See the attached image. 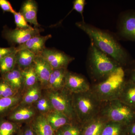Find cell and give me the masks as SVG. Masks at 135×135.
<instances>
[{"mask_svg": "<svg viewBox=\"0 0 135 135\" xmlns=\"http://www.w3.org/2000/svg\"><path fill=\"white\" fill-rule=\"evenodd\" d=\"M75 24L89 36L90 42L120 65L124 67L130 64L128 54L113 35L84 21L77 22Z\"/></svg>", "mask_w": 135, "mask_h": 135, "instance_id": "1", "label": "cell"}, {"mask_svg": "<svg viewBox=\"0 0 135 135\" xmlns=\"http://www.w3.org/2000/svg\"><path fill=\"white\" fill-rule=\"evenodd\" d=\"M124 67L120 66L105 79L91 86L90 89L101 103L119 99L127 81Z\"/></svg>", "mask_w": 135, "mask_h": 135, "instance_id": "2", "label": "cell"}, {"mask_svg": "<svg viewBox=\"0 0 135 135\" xmlns=\"http://www.w3.org/2000/svg\"><path fill=\"white\" fill-rule=\"evenodd\" d=\"M87 63L90 75L95 83L103 80L121 66L92 42L89 49Z\"/></svg>", "mask_w": 135, "mask_h": 135, "instance_id": "3", "label": "cell"}, {"mask_svg": "<svg viewBox=\"0 0 135 135\" xmlns=\"http://www.w3.org/2000/svg\"><path fill=\"white\" fill-rule=\"evenodd\" d=\"M102 103L91 89L87 92L73 94V104L77 121L83 125L100 114Z\"/></svg>", "mask_w": 135, "mask_h": 135, "instance_id": "4", "label": "cell"}, {"mask_svg": "<svg viewBox=\"0 0 135 135\" xmlns=\"http://www.w3.org/2000/svg\"><path fill=\"white\" fill-rule=\"evenodd\" d=\"M99 114L108 122L128 126L135 120V108L119 99L102 103Z\"/></svg>", "mask_w": 135, "mask_h": 135, "instance_id": "5", "label": "cell"}, {"mask_svg": "<svg viewBox=\"0 0 135 135\" xmlns=\"http://www.w3.org/2000/svg\"><path fill=\"white\" fill-rule=\"evenodd\" d=\"M43 92L53 110L64 114L73 122H78L73 107V93L65 88L56 91L43 90Z\"/></svg>", "mask_w": 135, "mask_h": 135, "instance_id": "6", "label": "cell"}, {"mask_svg": "<svg viewBox=\"0 0 135 135\" xmlns=\"http://www.w3.org/2000/svg\"><path fill=\"white\" fill-rule=\"evenodd\" d=\"M41 32V30L36 27L12 29L5 26L2 31V35L11 47H16V46L18 47L22 45L34 36L40 35Z\"/></svg>", "mask_w": 135, "mask_h": 135, "instance_id": "7", "label": "cell"}, {"mask_svg": "<svg viewBox=\"0 0 135 135\" xmlns=\"http://www.w3.org/2000/svg\"><path fill=\"white\" fill-rule=\"evenodd\" d=\"M41 55L48 62L53 70L67 68L69 64L75 59L63 51L54 49L46 48Z\"/></svg>", "mask_w": 135, "mask_h": 135, "instance_id": "8", "label": "cell"}, {"mask_svg": "<svg viewBox=\"0 0 135 135\" xmlns=\"http://www.w3.org/2000/svg\"><path fill=\"white\" fill-rule=\"evenodd\" d=\"M65 88L73 94L83 93L90 90L91 86L84 75L68 71Z\"/></svg>", "mask_w": 135, "mask_h": 135, "instance_id": "9", "label": "cell"}, {"mask_svg": "<svg viewBox=\"0 0 135 135\" xmlns=\"http://www.w3.org/2000/svg\"><path fill=\"white\" fill-rule=\"evenodd\" d=\"M38 114L33 105L20 104L8 114L6 118L13 122L27 123L32 120Z\"/></svg>", "mask_w": 135, "mask_h": 135, "instance_id": "10", "label": "cell"}, {"mask_svg": "<svg viewBox=\"0 0 135 135\" xmlns=\"http://www.w3.org/2000/svg\"><path fill=\"white\" fill-rule=\"evenodd\" d=\"M118 30L122 37L135 41V11L126 12L122 15L119 20Z\"/></svg>", "mask_w": 135, "mask_h": 135, "instance_id": "11", "label": "cell"}, {"mask_svg": "<svg viewBox=\"0 0 135 135\" xmlns=\"http://www.w3.org/2000/svg\"><path fill=\"white\" fill-rule=\"evenodd\" d=\"M34 65L38 81L42 88L45 90L53 69L48 62L41 55L36 56Z\"/></svg>", "mask_w": 135, "mask_h": 135, "instance_id": "12", "label": "cell"}, {"mask_svg": "<svg viewBox=\"0 0 135 135\" xmlns=\"http://www.w3.org/2000/svg\"><path fill=\"white\" fill-rule=\"evenodd\" d=\"M51 35L41 36L40 35L34 36L23 44L16 47L17 50H28L36 56L41 55L46 48V41L51 38Z\"/></svg>", "mask_w": 135, "mask_h": 135, "instance_id": "13", "label": "cell"}, {"mask_svg": "<svg viewBox=\"0 0 135 135\" xmlns=\"http://www.w3.org/2000/svg\"><path fill=\"white\" fill-rule=\"evenodd\" d=\"M38 4L33 0H27L22 4L19 12L27 22L33 25L35 27L39 28L41 26L37 20Z\"/></svg>", "mask_w": 135, "mask_h": 135, "instance_id": "14", "label": "cell"}, {"mask_svg": "<svg viewBox=\"0 0 135 135\" xmlns=\"http://www.w3.org/2000/svg\"><path fill=\"white\" fill-rule=\"evenodd\" d=\"M1 78L18 93H22L23 88V79L22 70L16 65L13 70L2 75Z\"/></svg>", "mask_w": 135, "mask_h": 135, "instance_id": "15", "label": "cell"}, {"mask_svg": "<svg viewBox=\"0 0 135 135\" xmlns=\"http://www.w3.org/2000/svg\"><path fill=\"white\" fill-rule=\"evenodd\" d=\"M107 122L105 118L99 114L82 125L81 135H100Z\"/></svg>", "mask_w": 135, "mask_h": 135, "instance_id": "16", "label": "cell"}, {"mask_svg": "<svg viewBox=\"0 0 135 135\" xmlns=\"http://www.w3.org/2000/svg\"><path fill=\"white\" fill-rule=\"evenodd\" d=\"M68 71L67 68L53 70L45 90L56 91L65 88L66 75Z\"/></svg>", "mask_w": 135, "mask_h": 135, "instance_id": "17", "label": "cell"}, {"mask_svg": "<svg viewBox=\"0 0 135 135\" xmlns=\"http://www.w3.org/2000/svg\"><path fill=\"white\" fill-rule=\"evenodd\" d=\"M36 135H54L55 132L43 114H38L28 123Z\"/></svg>", "mask_w": 135, "mask_h": 135, "instance_id": "18", "label": "cell"}, {"mask_svg": "<svg viewBox=\"0 0 135 135\" xmlns=\"http://www.w3.org/2000/svg\"><path fill=\"white\" fill-rule=\"evenodd\" d=\"M22 94L9 97H0V118H5L20 104Z\"/></svg>", "mask_w": 135, "mask_h": 135, "instance_id": "19", "label": "cell"}, {"mask_svg": "<svg viewBox=\"0 0 135 135\" xmlns=\"http://www.w3.org/2000/svg\"><path fill=\"white\" fill-rule=\"evenodd\" d=\"M44 116L55 132L64 126L73 122L64 114L55 110L51 111Z\"/></svg>", "mask_w": 135, "mask_h": 135, "instance_id": "20", "label": "cell"}, {"mask_svg": "<svg viewBox=\"0 0 135 135\" xmlns=\"http://www.w3.org/2000/svg\"><path fill=\"white\" fill-rule=\"evenodd\" d=\"M42 92L43 89L38 83L22 94V99L20 104L33 105L41 97Z\"/></svg>", "mask_w": 135, "mask_h": 135, "instance_id": "21", "label": "cell"}, {"mask_svg": "<svg viewBox=\"0 0 135 135\" xmlns=\"http://www.w3.org/2000/svg\"><path fill=\"white\" fill-rule=\"evenodd\" d=\"M119 99L126 104L135 108V83L127 80Z\"/></svg>", "mask_w": 135, "mask_h": 135, "instance_id": "22", "label": "cell"}, {"mask_svg": "<svg viewBox=\"0 0 135 135\" xmlns=\"http://www.w3.org/2000/svg\"><path fill=\"white\" fill-rule=\"evenodd\" d=\"M35 57V55L28 50H17L16 66L21 70H24L33 64Z\"/></svg>", "mask_w": 135, "mask_h": 135, "instance_id": "23", "label": "cell"}, {"mask_svg": "<svg viewBox=\"0 0 135 135\" xmlns=\"http://www.w3.org/2000/svg\"><path fill=\"white\" fill-rule=\"evenodd\" d=\"M23 79V88L22 94L26 90L38 83L34 64L29 67L22 70Z\"/></svg>", "mask_w": 135, "mask_h": 135, "instance_id": "24", "label": "cell"}, {"mask_svg": "<svg viewBox=\"0 0 135 135\" xmlns=\"http://www.w3.org/2000/svg\"><path fill=\"white\" fill-rule=\"evenodd\" d=\"M22 123L0 118V135H16L22 128Z\"/></svg>", "mask_w": 135, "mask_h": 135, "instance_id": "25", "label": "cell"}, {"mask_svg": "<svg viewBox=\"0 0 135 135\" xmlns=\"http://www.w3.org/2000/svg\"><path fill=\"white\" fill-rule=\"evenodd\" d=\"M127 127L122 123L107 122L100 135H127Z\"/></svg>", "mask_w": 135, "mask_h": 135, "instance_id": "26", "label": "cell"}, {"mask_svg": "<svg viewBox=\"0 0 135 135\" xmlns=\"http://www.w3.org/2000/svg\"><path fill=\"white\" fill-rule=\"evenodd\" d=\"M17 50L0 60V74L3 75L13 70L16 65Z\"/></svg>", "mask_w": 135, "mask_h": 135, "instance_id": "27", "label": "cell"}, {"mask_svg": "<svg viewBox=\"0 0 135 135\" xmlns=\"http://www.w3.org/2000/svg\"><path fill=\"white\" fill-rule=\"evenodd\" d=\"M33 105L38 113L43 115L53 110L50 101L43 92L41 97Z\"/></svg>", "mask_w": 135, "mask_h": 135, "instance_id": "28", "label": "cell"}, {"mask_svg": "<svg viewBox=\"0 0 135 135\" xmlns=\"http://www.w3.org/2000/svg\"><path fill=\"white\" fill-rule=\"evenodd\" d=\"M82 126L79 122H73L60 128L59 131L62 135H81Z\"/></svg>", "mask_w": 135, "mask_h": 135, "instance_id": "29", "label": "cell"}, {"mask_svg": "<svg viewBox=\"0 0 135 135\" xmlns=\"http://www.w3.org/2000/svg\"><path fill=\"white\" fill-rule=\"evenodd\" d=\"M19 94L1 78H0V97H9Z\"/></svg>", "mask_w": 135, "mask_h": 135, "instance_id": "30", "label": "cell"}, {"mask_svg": "<svg viewBox=\"0 0 135 135\" xmlns=\"http://www.w3.org/2000/svg\"><path fill=\"white\" fill-rule=\"evenodd\" d=\"M13 15L15 18V23L16 25V28L19 29H28L32 27L28 25L23 15L19 12H16Z\"/></svg>", "mask_w": 135, "mask_h": 135, "instance_id": "31", "label": "cell"}, {"mask_svg": "<svg viewBox=\"0 0 135 135\" xmlns=\"http://www.w3.org/2000/svg\"><path fill=\"white\" fill-rule=\"evenodd\" d=\"M86 4V1L85 0H74L73 2V9L74 10L77 12H79L83 18V21H84L83 13L84 11V7Z\"/></svg>", "mask_w": 135, "mask_h": 135, "instance_id": "32", "label": "cell"}, {"mask_svg": "<svg viewBox=\"0 0 135 135\" xmlns=\"http://www.w3.org/2000/svg\"><path fill=\"white\" fill-rule=\"evenodd\" d=\"M0 8L4 12H11L13 15L16 12L11 3L7 0H0Z\"/></svg>", "mask_w": 135, "mask_h": 135, "instance_id": "33", "label": "cell"}, {"mask_svg": "<svg viewBox=\"0 0 135 135\" xmlns=\"http://www.w3.org/2000/svg\"><path fill=\"white\" fill-rule=\"evenodd\" d=\"M16 51V48L15 47L6 48L0 47V60L14 53Z\"/></svg>", "mask_w": 135, "mask_h": 135, "instance_id": "34", "label": "cell"}, {"mask_svg": "<svg viewBox=\"0 0 135 135\" xmlns=\"http://www.w3.org/2000/svg\"><path fill=\"white\" fill-rule=\"evenodd\" d=\"M22 135H36L29 123H26L24 127H22Z\"/></svg>", "mask_w": 135, "mask_h": 135, "instance_id": "35", "label": "cell"}, {"mask_svg": "<svg viewBox=\"0 0 135 135\" xmlns=\"http://www.w3.org/2000/svg\"><path fill=\"white\" fill-rule=\"evenodd\" d=\"M128 71L129 78L128 80L135 83V63L131 66Z\"/></svg>", "mask_w": 135, "mask_h": 135, "instance_id": "36", "label": "cell"}, {"mask_svg": "<svg viewBox=\"0 0 135 135\" xmlns=\"http://www.w3.org/2000/svg\"><path fill=\"white\" fill-rule=\"evenodd\" d=\"M127 135H135V120L127 127Z\"/></svg>", "mask_w": 135, "mask_h": 135, "instance_id": "37", "label": "cell"}, {"mask_svg": "<svg viewBox=\"0 0 135 135\" xmlns=\"http://www.w3.org/2000/svg\"><path fill=\"white\" fill-rule=\"evenodd\" d=\"M22 128L21 129H20L18 131V133H17V134L16 135H22Z\"/></svg>", "mask_w": 135, "mask_h": 135, "instance_id": "38", "label": "cell"}, {"mask_svg": "<svg viewBox=\"0 0 135 135\" xmlns=\"http://www.w3.org/2000/svg\"><path fill=\"white\" fill-rule=\"evenodd\" d=\"M54 135H62L60 134V132H59V131H56V132H55V134H54Z\"/></svg>", "mask_w": 135, "mask_h": 135, "instance_id": "39", "label": "cell"}]
</instances>
